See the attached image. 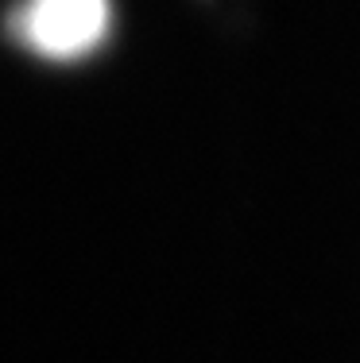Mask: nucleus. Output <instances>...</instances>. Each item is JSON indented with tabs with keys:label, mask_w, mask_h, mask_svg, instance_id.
<instances>
[{
	"label": "nucleus",
	"mask_w": 360,
	"mask_h": 363,
	"mask_svg": "<svg viewBox=\"0 0 360 363\" xmlns=\"http://www.w3.org/2000/svg\"><path fill=\"white\" fill-rule=\"evenodd\" d=\"M113 0H16L8 35L47 62L85 58L109 39Z\"/></svg>",
	"instance_id": "obj_1"
}]
</instances>
